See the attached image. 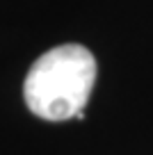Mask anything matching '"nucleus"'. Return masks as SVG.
<instances>
[{"mask_svg": "<svg viewBox=\"0 0 153 155\" xmlns=\"http://www.w3.org/2000/svg\"><path fill=\"white\" fill-rule=\"evenodd\" d=\"M96 82V59L85 46L64 44L30 66L23 96L30 112L46 121L85 119L82 107Z\"/></svg>", "mask_w": 153, "mask_h": 155, "instance_id": "f257e3e1", "label": "nucleus"}]
</instances>
